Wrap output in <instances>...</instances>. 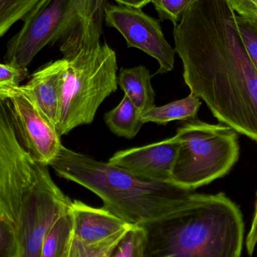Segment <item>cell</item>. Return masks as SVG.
<instances>
[{
	"label": "cell",
	"instance_id": "cell-1",
	"mask_svg": "<svg viewBox=\"0 0 257 257\" xmlns=\"http://www.w3.org/2000/svg\"><path fill=\"white\" fill-rule=\"evenodd\" d=\"M226 0H197L174 26L190 93L220 123L257 142V71Z\"/></svg>",
	"mask_w": 257,
	"mask_h": 257
},
{
	"label": "cell",
	"instance_id": "cell-2",
	"mask_svg": "<svg viewBox=\"0 0 257 257\" xmlns=\"http://www.w3.org/2000/svg\"><path fill=\"white\" fill-rule=\"evenodd\" d=\"M145 257H241L244 222L225 193L196 196L187 205L139 225Z\"/></svg>",
	"mask_w": 257,
	"mask_h": 257
},
{
	"label": "cell",
	"instance_id": "cell-3",
	"mask_svg": "<svg viewBox=\"0 0 257 257\" xmlns=\"http://www.w3.org/2000/svg\"><path fill=\"white\" fill-rule=\"evenodd\" d=\"M50 166L60 178L93 192L102 199L105 209L133 226L180 209L196 194L172 183L142 179L64 146Z\"/></svg>",
	"mask_w": 257,
	"mask_h": 257
},
{
	"label": "cell",
	"instance_id": "cell-4",
	"mask_svg": "<svg viewBox=\"0 0 257 257\" xmlns=\"http://www.w3.org/2000/svg\"><path fill=\"white\" fill-rule=\"evenodd\" d=\"M107 0H41L9 41L5 63L22 70L45 47L60 43L63 58L72 60L101 46Z\"/></svg>",
	"mask_w": 257,
	"mask_h": 257
},
{
	"label": "cell",
	"instance_id": "cell-5",
	"mask_svg": "<svg viewBox=\"0 0 257 257\" xmlns=\"http://www.w3.org/2000/svg\"><path fill=\"white\" fill-rule=\"evenodd\" d=\"M178 155L172 183L194 191L229 173L238 162V133L223 123H205L197 117L187 120L177 130Z\"/></svg>",
	"mask_w": 257,
	"mask_h": 257
},
{
	"label": "cell",
	"instance_id": "cell-6",
	"mask_svg": "<svg viewBox=\"0 0 257 257\" xmlns=\"http://www.w3.org/2000/svg\"><path fill=\"white\" fill-rule=\"evenodd\" d=\"M66 60L57 130L60 136L93 123L101 104L118 87L117 56L107 44Z\"/></svg>",
	"mask_w": 257,
	"mask_h": 257
},
{
	"label": "cell",
	"instance_id": "cell-7",
	"mask_svg": "<svg viewBox=\"0 0 257 257\" xmlns=\"http://www.w3.org/2000/svg\"><path fill=\"white\" fill-rule=\"evenodd\" d=\"M39 166L21 142L9 101L0 99V217L18 229L21 206Z\"/></svg>",
	"mask_w": 257,
	"mask_h": 257
},
{
	"label": "cell",
	"instance_id": "cell-8",
	"mask_svg": "<svg viewBox=\"0 0 257 257\" xmlns=\"http://www.w3.org/2000/svg\"><path fill=\"white\" fill-rule=\"evenodd\" d=\"M72 201L51 178L48 166H39L34 184L24 198L20 213L18 235L21 257H41L45 237Z\"/></svg>",
	"mask_w": 257,
	"mask_h": 257
},
{
	"label": "cell",
	"instance_id": "cell-9",
	"mask_svg": "<svg viewBox=\"0 0 257 257\" xmlns=\"http://www.w3.org/2000/svg\"><path fill=\"white\" fill-rule=\"evenodd\" d=\"M105 21L108 27L121 33L128 48H138L157 60L160 66L156 75L173 70L176 51L166 41L158 20L142 9L107 4Z\"/></svg>",
	"mask_w": 257,
	"mask_h": 257
},
{
	"label": "cell",
	"instance_id": "cell-10",
	"mask_svg": "<svg viewBox=\"0 0 257 257\" xmlns=\"http://www.w3.org/2000/svg\"><path fill=\"white\" fill-rule=\"evenodd\" d=\"M8 101L26 151L38 165L51 166L63 146L61 136L24 93L16 89Z\"/></svg>",
	"mask_w": 257,
	"mask_h": 257
},
{
	"label": "cell",
	"instance_id": "cell-11",
	"mask_svg": "<svg viewBox=\"0 0 257 257\" xmlns=\"http://www.w3.org/2000/svg\"><path fill=\"white\" fill-rule=\"evenodd\" d=\"M176 136L157 143L117 151L108 163L142 179L172 183V172L178 155Z\"/></svg>",
	"mask_w": 257,
	"mask_h": 257
},
{
	"label": "cell",
	"instance_id": "cell-12",
	"mask_svg": "<svg viewBox=\"0 0 257 257\" xmlns=\"http://www.w3.org/2000/svg\"><path fill=\"white\" fill-rule=\"evenodd\" d=\"M66 66L67 60L64 58L47 63L32 75L27 84L17 88L39 108L56 130Z\"/></svg>",
	"mask_w": 257,
	"mask_h": 257
},
{
	"label": "cell",
	"instance_id": "cell-13",
	"mask_svg": "<svg viewBox=\"0 0 257 257\" xmlns=\"http://www.w3.org/2000/svg\"><path fill=\"white\" fill-rule=\"evenodd\" d=\"M72 211L74 237L86 244L106 241L133 226L103 207L93 208L79 200L72 201Z\"/></svg>",
	"mask_w": 257,
	"mask_h": 257
},
{
	"label": "cell",
	"instance_id": "cell-14",
	"mask_svg": "<svg viewBox=\"0 0 257 257\" xmlns=\"http://www.w3.org/2000/svg\"><path fill=\"white\" fill-rule=\"evenodd\" d=\"M151 78L150 71L144 66L122 68L117 76L119 87L142 113L155 106V92Z\"/></svg>",
	"mask_w": 257,
	"mask_h": 257
},
{
	"label": "cell",
	"instance_id": "cell-15",
	"mask_svg": "<svg viewBox=\"0 0 257 257\" xmlns=\"http://www.w3.org/2000/svg\"><path fill=\"white\" fill-rule=\"evenodd\" d=\"M202 105L200 99L193 93L179 100L174 101L163 106H154L142 113L141 118L144 123H154L166 125L174 120H187L196 118Z\"/></svg>",
	"mask_w": 257,
	"mask_h": 257
},
{
	"label": "cell",
	"instance_id": "cell-16",
	"mask_svg": "<svg viewBox=\"0 0 257 257\" xmlns=\"http://www.w3.org/2000/svg\"><path fill=\"white\" fill-rule=\"evenodd\" d=\"M142 112L124 95L121 102L105 114V123L108 128L119 137L132 139L138 134L145 123L141 118Z\"/></svg>",
	"mask_w": 257,
	"mask_h": 257
},
{
	"label": "cell",
	"instance_id": "cell-17",
	"mask_svg": "<svg viewBox=\"0 0 257 257\" xmlns=\"http://www.w3.org/2000/svg\"><path fill=\"white\" fill-rule=\"evenodd\" d=\"M73 238L72 206L61 214L48 231L41 257H69Z\"/></svg>",
	"mask_w": 257,
	"mask_h": 257
},
{
	"label": "cell",
	"instance_id": "cell-18",
	"mask_svg": "<svg viewBox=\"0 0 257 257\" xmlns=\"http://www.w3.org/2000/svg\"><path fill=\"white\" fill-rule=\"evenodd\" d=\"M41 0H0V38L20 20H24Z\"/></svg>",
	"mask_w": 257,
	"mask_h": 257
},
{
	"label": "cell",
	"instance_id": "cell-19",
	"mask_svg": "<svg viewBox=\"0 0 257 257\" xmlns=\"http://www.w3.org/2000/svg\"><path fill=\"white\" fill-rule=\"evenodd\" d=\"M108 257H145L144 232L139 226H133L114 246Z\"/></svg>",
	"mask_w": 257,
	"mask_h": 257
},
{
	"label": "cell",
	"instance_id": "cell-20",
	"mask_svg": "<svg viewBox=\"0 0 257 257\" xmlns=\"http://www.w3.org/2000/svg\"><path fill=\"white\" fill-rule=\"evenodd\" d=\"M126 232L106 241L94 244H84L75 238L73 235L69 257H108L114 246Z\"/></svg>",
	"mask_w": 257,
	"mask_h": 257
},
{
	"label": "cell",
	"instance_id": "cell-21",
	"mask_svg": "<svg viewBox=\"0 0 257 257\" xmlns=\"http://www.w3.org/2000/svg\"><path fill=\"white\" fill-rule=\"evenodd\" d=\"M0 257H21L18 227L2 217H0Z\"/></svg>",
	"mask_w": 257,
	"mask_h": 257
},
{
	"label": "cell",
	"instance_id": "cell-22",
	"mask_svg": "<svg viewBox=\"0 0 257 257\" xmlns=\"http://www.w3.org/2000/svg\"><path fill=\"white\" fill-rule=\"evenodd\" d=\"M235 19L246 52L257 71V20L237 14Z\"/></svg>",
	"mask_w": 257,
	"mask_h": 257
},
{
	"label": "cell",
	"instance_id": "cell-23",
	"mask_svg": "<svg viewBox=\"0 0 257 257\" xmlns=\"http://www.w3.org/2000/svg\"><path fill=\"white\" fill-rule=\"evenodd\" d=\"M197 0H151L160 21H172L174 26L178 24L184 12Z\"/></svg>",
	"mask_w": 257,
	"mask_h": 257
},
{
	"label": "cell",
	"instance_id": "cell-24",
	"mask_svg": "<svg viewBox=\"0 0 257 257\" xmlns=\"http://www.w3.org/2000/svg\"><path fill=\"white\" fill-rule=\"evenodd\" d=\"M27 75V70H22L8 63H0V90L6 93L8 99Z\"/></svg>",
	"mask_w": 257,
	"mask_h": 257
},
{
	"label": "cell",
	"instance_id": "cell-25",
	"mask_svg": "<svg viewBox=\"0 0 257 257\" xmlns=\"http://www.w3.org/2000/svg\"><path fill=\"white\" fill-rule=\"evenodd\" d=\"M226 1L237 15L257 20V0H226Z\"/></svg>",
	"mask_w": 257,
	"mask_h": 257
},
{
	"label": "cell",
	"instance_id": "cell-26",
	"mask_svg": "<svg viewBox=\"0 0 257 257\" xmlns=\"http://www.w3.org/2000/svg\"><path fill=\"white\" fill-rule=\"evenodd\" d=\"M244 242H245L247 253H248L249 256H252L254 253L257 245V193L251 226H250V229H249L248 233H247Z\"/></svg>",
	"mask_w": 257,
	"mask_h": 257
},
{
	"label": "cell",
	"instance_id": "cell-27",
	"mask_svg": "<svg viewBox=\"0 0 257 257\" xmlns=\"http://www.w3.org/2000/svg\"><path fill=\"white\" fill-rule=\"evenodd\" d=\"M119 5L130 6V7L142 9L148 3H151V0H115Z\"/></svg>",
	"mask_w": 257,
	"mask_h": 257
},
{
	"label": "cell",
	"instance_id": "cell-28",
	"mask_svg": "<svg viewBox=\"0 0 257 257\" xmlns=\"http://www.w3.org/2000/svg\"><path fill=\"white\" fill-rule=\"evenodd\" d=\"M0 99H3V100H7L8 99V96H6V93H3L1 90H0Z\"/></svg>",
	"mask_w": 257,
	"mask_h": 257
}]
</instances>
